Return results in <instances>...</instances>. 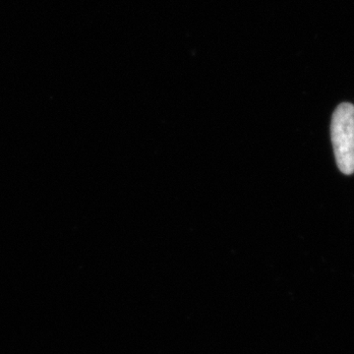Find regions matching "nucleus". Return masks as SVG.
I'll use <instances>...</instances> for the list:
<instances>
[{"label": "nucleus", "instance_id": "f257e3e1", "mask_svg": "<svg viewBox=\"0 0 354 354\" xmlns=\"http://www.w3.org/2000/svg\"><path fill=\"white\" fill-rule=\"evenodd\" d=\"M333 146L335 162L342 174H354V106L344 102L333 114Z\"/></svg>", "mask_w": 354, "mask_h": 354}]
</instances>
